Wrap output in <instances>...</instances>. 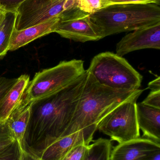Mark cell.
Masks as SVG:
<instances>
[{
	"mask_svg": "<svg viewBox=\"0 0 160 160\" xmlns=\"http://www.w3.org/2000/svg\"><path fill=\"white\" fill-rule=\"evenodd\" d=\"M87 72L58 93L33 102L31 115L20 147L40 159L44 151L64 137L78 105Z\"/></svg>",
	"mask_w": 160,
	"mask_h": 160,
	"instance_id": "1",
	"label": "cell"
},
{
	"mask_svg": "<svg viewBox=\"0 0 160 160\" xmlns=\"http://www.w3.org/2000/svg\"><path fill=\"white\" fill-rule=\"evenodd\" d=\"M143 91L110 88L99 83L87 72L78 105L64 137L85 129L96 131L100 122L108 114L125 102L138 99Z\"/></svg>",
	"mask_w": 160,
	"mask_h": 160,
	"instance_id": "2",
	"label": "cell"
},
{
	"mask_svg": "<svg viewBox=\"0 0 160 160\" xmlns=\"http://www.w3.org/2000/svg\"><path fill=\"white\" fill-rule=\"evenodd\" d=\"M104 38L160 22V4H115L92 14Z\"/></svg>",
	"mask_w": 160,
	"mask_h": 160,
	"instance_id": "3",
	"label": "cell"
},
{
	"mask_svg": "<svg viewBox=\"0 0 160 160\" xmlns=\"http://www.w3.org/2000/svg\"><path fill=\"white\" fill-rule=\"evenodd\" d=\"M84 64L83 61L77 59L62 61L54 67L37 72L22 98L26 102H35L62 91L85 73Z\"/></svg>",
	"mask_w": 160,
	"mask_h": 160,
	"instance_id": "4",
	"label": "cell"
},
{
	"mask_svg": "<svg viewBox=\"0 0 160 160\" xmlns=\"http://www.w3.org/2000/svg\"><path fill=\"white\" fill-rule=\"evenodd\" d=\"M86 70L99 83L118 90H137L142 81V76L125 58L110 52L95 56Z\"/></svg>",
	"mask_w": 160,
	"mask_h": 160,
	"instance_id": "5",
	"label": "cell"
},
{
	"mask_svg": "<svg viewBox=\"0 0 160 160\" xmlns=\"http://www.w3.org/2000/svg\"><path fill=\"white\" fill-rule=\"evenodd\" d=\"M138 98L125 102L101 120L97 129L119 143L139 138L136 104Z\"/></svg>",
	"mask_w": 160,
	"mask_h": 160,
	"instance_id": "6",
	"label": "cell"
},
{
	"mask_svg": "<svg viewBox=\"0 0 160 160\" xmlns=\"http://www.w3.org/2000/svg\"><path fill=\"white\" fill-rule=\"evenodd\" d=\"M60 17L54 32L62 37L82 43L104 38L101 29L90 14L76 8L62 13Z\"/></svg>",
	"mask_w": 160,
	"mask_h": 160,
	"instance_id": "7",
	"label": "cell"
},
{
	"mask_svg": "<svg viewBox=\"0 0 160 160\" xmlns=\"http://www.w3.org/2000/svg\"><path fill=\"white\" fill-rule=\"evenodd\" d=\"M65 0H25L16 10L15 29L23 30L59 16Z\"/></svg>",
	"mask_w": 160,
	"mask_h": 160,
	"instance_id": "8",
	"label": "cell"
},
{
	"mask_svg": "<svg viewBox=\"0 0 160 160\" xmlns=\"http://www.w3.org/2000/svg\"><path fill=\"white\" fill-rule=\"evenodd\" d=\"M145 49H160V22L132 31L116 45V54L123 57L135 51Z\"/></svg>",
	"mask_w": 160,
	"mask_h": 160,
	"instance_id": "9",
	"label": "cell"
},
{
	"mask_svg": "<svg viewBox=\"0 0 160 160\" xmlns=\"http://www.w3.org/2000/svg\"><path fill=\"white\" fill-rule=\"evenodd\" d=\"M95 131L85 129L60 138L44 151L40 160H62L75 147L81 144L89 145Z\"/></svg>",
	"mask_w": 160,
	"mask_h": 160,
	"instance_id": "10",
	"label": "cell"
},
{
	"mask_svg": "<svg viewBox=\"0 0 160 160\" xmlns=\"http://www.w3.org/2000/svg\"><path fill=\"white\" fill-rule=\"evenodd\" d=\"M160 149L159 142L139 137L116 146L112 150L111 160H138Z\"/></svg>",
	"mask_w": 160,
	"mask_h": 160,
	"instance_id": "11",
	"label": "cell"
},
{
	"mask_svg": "<svg viewBox=\"0 0 160 160\" xmlns=\"http://www.w3.org/2000/svg\"><path fill=\"white\" fill-rule=\"evenodd\" d=\"M60 16L54 17L43 23L23 30L17 31L14 29L11 35L8 51L16 50L37 38L54 32L60 19Z\"/></svg>",
	"mask_w": 160,
	"mask_h": 160,
	"instance_id": "12",
	"label": "cell"
},
{
	"mask_svg": "<svg viewBox=\"0 0 160 160\" xmlns=\"http://www.w3.org/2000/svg\"><path fill=\"white\" fill-rule=\"evenodd\" d=\"M137 121L139 128L144 136L160 142V110L140 102L136 104Z\"/></svg>",
	"mask_w": 160,
	"mask_h": 160,
	"instance_id": "13",
	"label": "cell"
},
{
	"mask_svg": "<svg viewBox=\"0 0 160 160\" xmlns=\"http://www.w3.org/2000/svg\"><path fill=\"white\" fill-rule=\"evenodd\" d=\"M34 102H26L22 98L6 120L12 137L20 145L31 115Z\"/></svg>",
	"mask_w": 160,
	"mask_h": 160,
	"instance_id": "14",
	"label": "cell"
},
{
	"mask_svg": "<svg viewBox=\"0 0 160 160\" xmlns=\"http://www.w3.org/2000/svg\"><path fill=\"white\" fill-rule=\"evenodd\" d=\"M30 81L28 75H22L7 92L0 103V122L5 121L18 104Z\"/></svg>",
	"mask_w": 160,
	"mask_h": 160,
	"instance_id": "15",
	"label": "cell"
},
{
	"mask_svg": "<svg viewBox=\"0 0 160 160\" xmlns=\"http://www.w3.org/2000/svg\"><path fill=\"white\" fill-rule=\"evenodd\" d=\"M16 11H7L0 24V58H3L8 51V47L12 32L15 29Z\"/></svg>",
	"mask_w": 160,
	"mask_h": 160,
	"instance_id": "16",
	"label": "cell"
},
{
	"mask_svg": "<svg viewBox=\"0 0 160 160\" xmlns=\"http://www.w3.org/2000/svg\"><path fill=\"white\" fill-rule=\"evenodd\" d=\"M112 150L111 140L100 138L88 146L84 160H111Z\"/></svg>",
	"mask_w": 160,
	"mask_h": 160,
	"instance_id": "17",
	"label": "cell"
},
{
	"mask_svg": "<svg viewBox=\"0 0 160 160\" xmlns=\"http://www.w3.org/2000/svg\"><path fill=\"white\" fill-rule=\"evenodd\" d=\"M113 4L107 0H78L77 8L92 15Z\"/></svg>",
	"mask_w": 160,
	"mask_h": 160,
	"instance_id": "18",
	"label": "cell"
},
{
	"mask_svg": "<svg viewBox=\"0 0 160 160\" xmlns=\"http://www.w3.org/2000/svg\"><path fill=\"white\" fill-rule=\"evenodd\" d=\"M20 147L15 140L7 148L0 151V160H20Z\"/></svg>",
	"mask_w": 160,
	"mask_h": 160,
	"instance_id": "19",
	"label": "cell"
},
{
	"mask_svg": "<svg viewBox=\"0 0 160 160\" xmlns=\"http://www.w3.org/2000/svg\"><path fill=\"white\" fill-rule=\"evenodd\" d=\"M88 146L81 144L75 147L62 160H84Z\"/></svg>",
	"mask_w": 160,
	"mask_h": 160,
	"instance_id": "20",
	"label": "cell"
},
{
	"mask_svg": "<svg viewBox=\"0 0 160 160\" xmlns=\"http://www.w3.org/2000/svg\"><path fill=\"white\" fill-rule=\"evenodd\" d=\"M142 103L144 105L160 110V90L151 91Z\"/></svg>",
	"mask_w": 160,
	"mask_h": 160,
	"instance_id": "21",
	"label": "cell"
},
{
	"mask_svg": "<svg viewBox=\"0 0 160 160\" xmlns=\"http://www.w3.org/2000/svg\"><path fill=\"white\" fill-rule=\"evenodd\" d=\"M17 78H0V103L7 92L17 81Z\"/></svg>",
	"mask_w": 160,
	"mask_h": 160,
	"instance_id": "22",
	"label": "cell"
},
{
	"mask_svg": "<svg viewBox=\"0 0 160 160\" xmlns=\"http://www.w3.org/2000/svg\"><path fill=\"white\" fill-rule=\"evenodd\" d=\"M25 0H0V8L6 11H16Z\"/></svg>",
	"mask_w": 160,
	"mask_h": 160,
	"instance_id": "23",
	"label": "cell"
},
{
	"mask_svg": "<svg viewBox=\"0 0 160 160\" xmlns=\"http://www.w3.org/2000/svg\"><path fill=\"white\" fill-rule=\"evenodd\" d=\"M115 4L122 3H156L160 4V0H107Z\"/></svg>",
	"mask_w": 160,
	"mask_h": 160,
	"instance_id": "24",
	"label": "cell"
},
{
	"mask_svg": "<svg viewBox=\"0 0 160 160\" xmlns=\"http://www.w3.org/2000/svg\"><path fill=\"white\" fill-rule=\"evenodd\" d=\"M8 138H13V137H12L9 131V129L5 121L0 122V140Z\"/></svg>",
	"mask_w": 160,
	"mask_h": 160,
	"instance_id": "25",
	"label": "cell"
},
{
	"mask_svg": "<svg viewBox=\"0 0 160 160\" xmlns=\"http://www.w3.org/2000/svg\"><path fill=\"white\" fill-rule=\"evenodd\" d=\"M78 2V0H65L64 4V11L63 13L72 11L77 8Z\"/></svg>",
	"mask_w": 160,
	"mask_h": 160,
	"instance_id": "26",
	"label": "cell"
},
{
	"mask_svg": "<svg viewBox=\"0 0 160 160\" xmlns=\"http://www.w3.org/2000/svg\"><path fill=\"white\" fill-rule=\"evenodd\" d=\"M148 88L151 91L160 90V77H158L157 78L150 82L148 84Z\"/></svg>",
	"mask_w": 160,
	"mask_h": 160,
	"instance_id": "27",
	"label": "cell"
},
{
	"mask_svg": "<svg viewBox=\"0 0 160 160\" xmlns=\"http://www.w3.org/2000/svg\"><path fill=\"white\" fill-rule=\"evenodd\" d=\"M20 160H41L39 158H37L24 151L20 148Z\"/></svg>",
	"mask_w": 160,
	"mask_h": 160,
	"instance_id": "28",
	"label": "cell"
},
{
	"mask_svg": "<svg viewBox=\"0 0 160 160\" xmlns=\"http://www.w3.org/2000/svg\"><path fill=\"white\" fill-rule=\"evenodd\" d=\"M138 160H160V149L152 152Z\"/></svg>",
	"mask_w": 160,
	"mask_h": 160,
	"instance_id": "29",
	"label": "cell"
},
{
	"mask_svg": "<svg viewBox=\"0 0 160 160\" xmlns=\"http://www.w3.org/2000/svg\"><path fill=\"white\" fill-rule=\"evenodd\" d=\"M13 138H8L0 140V151L5 149L8 146L10 145L14 141Z\"/></svg>",
	"mask_w": 160,
	"mask_h": 160,
	"instance_id": "30",
	"label": "cell"
},
{
	"mask_svg": "<svg viewBox=\"0 0 160 160\" xmlns=\"http://www.w3.org/2000/svg\"><path fill=\"white\" fill-rule=\"evenodd\" d=\"M7 11L3 9V8H0V24H1L5 16L6 13Z\"/></svg>",
	"mask_w": 160,
	"mask_h": 160,
	"instance_id": "31",
	"label": "cell"
},
{
	"mask_svg": "<svg viewBox=\"0 0 160 160\" xmlns=\"http://www.w3.org/2000/svg\"><path fill=\"white\" fill-rule=\"evenodd\" d=\"M1 59V58H0V59Z\"/></svg>",
	"mask_w": 160,
	"mask_h": 160,
	"instance_id": "32",
	"label": "cell"
}]
</instances>
